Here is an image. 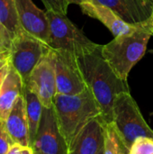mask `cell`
<instances>
[{
    "label": "cell",
    "instance_id": "cell-9",
    "mask_svg": "<svg viewBox=\"0 0 153 154\" xmlns=\"http://www.w3.org/2000/svg\"><path fill=\"white\" fill-rule=\"evenodd\" d=\"M55 52L50 49L32 71L25 87L34 92L44 107L53 106V98L57 94Z\"/></svg>",
    "mask_w": 153,
    "mask_h": 154
},
{
    "label": "cell",
    "instance_id": "cell-31",
    "mask_svg": "<svg viewBox=\"0 0 153 154\" xmlns=\"http://www.w3.org/2000/svg\"><path fill=\"white\" fill-rule=\"evenodd\" d=\"M34 154H35V153H34Z\"/></svg>",
    "mask_w": 153,
    "mask_h": 154
},
{
    "label": "cell",
    "instance_id": "cell-5",
    "mask_svg": "<svg viewBox=\"0 0 153 154\" xmlns=\"http://www.w3.org/2000/svg\"><path fill=\"white\" fill-rule=\"evenodd\" d=\"M50 26L49 47L62 50L77 57L94 51L99 44L89 40L68 17L67 14L46 10Z\"/></svg>",
    "mask_w": 153,
    "mask_h": 154
},
{
    "label": "cell",
    "instance_id": "cell-28",
    "mask_svg": "<svg viewBox=\"0 0 153 154\" xmlns=\"http://www.w3.org/2000/svg\"><path fill=\"white\" fill-rule=\"evenodd\" d=\"M99 154H104V151H103V152H101Z\"/></svg>",
    "mask_w": 153,
    "mask_h": 154
},
{
    "label": "cell",
    "instance_id": "cell-16",
    "mask_svg": "<svg viewBox=\"0 0 153 154\" xmlns=\"http://www.w3.org/2000/svg\"><path fill=\"white\" fill-rule=\"evenodd\" d=\"M23 97L25 101L26 114H27V118H28V123H29L30 142H31V147H32L34 142V139L36 137L40 123H41L42 111H43V106L41 103L37 95L25 86L23 89Z\"/></svg>",
    "mask_w": 153,
    "mask_h": 154
},
{
    "label": "cell",
    "instance_id": "cell-17",
    "mask_svg": "<svg viewBox=\"0 0 153 154\" xmlns=\"http://www.w3.org/2000/svg\"><path fill=\"white\" fill-rule=\"evenodd\" d=\"M0 24L13 39L23 31L19 23L15 0H0Z\"/></svg>",
    "mask_w": 153,
    "mask_h": 154
},
{
    "label": "cell",
    "instance_id": "cell-23",
    "mask_svg": "<svg viewBox=\"0 0 153 154\" xmlns=\"http://www.w3.org/2000/svg\"><path fill=\"white\" fill-rule=\"evenodd\" d=\"M13 38L8 31L0 24V53L9 51Z\"/></svg>",
    "mask_w": 153,
    "mask_h": 154
},
{
    "label": "cell",
    "instance_id": "cell-3",
    "mask_svg": "<svg viewBox=\"0 0 153 154\" xmlns=\"http://www.w3.org/2000/svg\"><path fill=\"white\" fill-rule=\"evenodd\" d=\"M53 107L60 129L69 147L90 120L96 117L102 118L101 107L88 88L77 95L56 94Z\"/></svg>",
    "mask_w": 153,
    "mask_h": 154
},
{
    "label": "cell",
    "instance_id": "cell-21",
    "mask_svg": "<svg viewBox=\"0 0 153 154\" xmlns=\"http://www.w3.org/2000/svg\"><path fill=\"white\" fill-rule=\"evenodd\" d=\"M46 10H52L62 14H67L69 4L67 0H41Z\"/></svg>",
    "mask_w": 153,
    "mask_h": 154
},
{
    "label": "cell",
    "instance_id": "cell-20",
    "mask_svg": "<svg viewBox=\"0 0 153 154\" xmlns=\"http://www.w3.org/2000/svg\"><path fill=\"white\" fill-rule=\"evenodd\" d=\"M14 144V141L7 133L4 122L0 120V154H5Z\"/></svg>",
    "mask_w": 153,
    "mask_h": 154
},
{
    "label": "cell",
    "instance_id": "cell-12",
    "mask_svg": "<svg viewBox=\"0 0 153 154\" xmlns=\"http://www.w3.org/2000/svg\"><path fill=\"white\" fill-rule=\"evenodd\" d=\"M111 8L131 25H138L151 19L153 0H91Z\"/></svg>",
    "mask_w": 153,
    "mask_h": 154
},
{
    "label": "cell",
    "instance_id": "cell-4",
    "mask_svg": "<svg viewBox=\"0 0 153 154\" xmlns=\"http://www.w3.org/2000/svg\"><path fill=\"white\" fill-rule=\"evenodd\" d=\"M113 116V123L129 150L140 137L153 139V130L146 123L130 92H122L116 96L114 101Z\"/></svg>",
    "mask_w": 153,
    "mask_h": 154
},
{
    "label": "cell",
    "instance_id": "cell-27",
    "mask_svg": "<svg viewBox=\"0 0 153 154\" xmlns=\"http://www.w3.org/2000/svg\"><path fill=\"white\" fill-rule=\"evenodd\" d=\"M151 20H152V24H153V2H152V16H151Z\"/></svg>",
    "mask_w": 153,
    "mask_h": 154
},
{
    "label": "cell",
    "instance_id": "cell-15",
    "mask_svg": "<svg viewBox=\"0 0 153 154\" xmlns=\"http://www.w3.org/2000/svg\"><path fill=\"white\" fill-rule=\"evenodd\" d=\"M23 89L24 82L22 77L10 65L8 73L0 88V120L2 122L6 120L15 101L23 94Z\"/></svg>",
    "mask_w": 153,
    "mask_h": 154
},
{
    "label": "cell",
    "instance_id": "cell-25",
    "mask_svg": "<svg viewBox=\"0 0 153 154\" xmlns=\"http://www.w3.org/2000/svg\"><path fill=\"white\" fill-rule=\"evenodd\" d=\"M21 154H34V152L31 146H22Z\"/></svg>",
    "mask_w": 153,
    "mask_h": 154
},
{
    "label": "cell",
    "instance_id": "cell-30",
    "mask_svg": "<svg viewBox=\"0 0 153 154\" xmlns=\"http://www.w3.org/2000/svg\"><path fill=\"white\" fill-rule=\"evenodd\" d=\"M127 154H130V153H129V152H128V153H127Z\"/></svg>",
    "mask_w": 153,
    "mask_h": 154
},
{
    "label": "cell",
    "instance_id": "cell-29",
    "mask_svg": "<svg viewBox=\"0 0 153 154\" xmlns=\"http://www.w3.org/2000/svg\"><path fill=\"white\" fill-rule=\"evenodd\" d=\"M152 36H153V32H152Z\"/></svg>",
    "mask_w": 153,
    "mask_h": 154
},
{
    "label": "cell",
    "instance_id": "cell-13",
    "mask_svg": "<svg viewBox=\"0 0 153 154\" xmlns=\"http://www.w3.org/2000/svg\"><path fill=\"white\" fill-rule=\"evenodd\" d=\"M79 5L83 14L100 21L109 29L115 37L128 33L136 27V25L126 23L111 8L97 2L87 1Z\"/></svg>",
    "mask_w": 153,
    "mask_h": 154
},
{
    "label": "cell",
    "instance_id": "cell-11",
    "mask_svg": "<svg viewBox=\"0 0 153 154\" xmlns=\"http://www.w3.org/2000/svg\"><path fill=\"white\" fill-rule=\"evenodd\" d=\"M106 125L101 117L90 120L70 143L69 154H99L103 152Z\"/></svg>",
    "mask_w": 153,
    "mask_h": 154
},
{
    "label": "cell",
    "instance_id": "cell-22",
    "mask_svg": "<svg viewBox=\"0 0 153 154\" xmlns=\"http://www.w3.org/2000/svg\"><path fill=\"white\" fill-rule=\"evenodd\" d=\"M10 54L9 51L0 53V88L10 69Z\"/></svg>",
    "mask_w": 153,
    "mask_h": 154
},
{
    "label": "cell",
    "instance_id": "cell-14",
    "mask_svg": "<svg viewBox=\"0 0 153 154\" xmlns=\"http://www.w3.org/2000/svg\"><path fill=\"white\" fill-rule=\"evenodd\" d=\"M4 124L14 143L21 146H31L29 123L23 94L17 98Z\"/></svg>",
    "mask_w": 153,
    "mask_h": 154
},
{
    "label": "cell",
    "instance_id": "cell-8",
    "mask_svg": "<svg viewBox=\"0 0 153 154\" xmlns=\"http://www.w3.org/2000/svg\"><path fill=\"white\" fill-rule=\"evenodd\" d=\"M55 52V72L57 94L77 95L87 88L78 57L62 50H53Z\"/></svg>",
    "mask_w": 153,
    "mask_h": 154
},
{
    "label": "cell",
    "instance_id": "cell-18",
    "mask_svg": "<svg viewBox=\"0 0 153 154\" xmlns=\"http://www.w3.org/2000/svg\"><path fill=\"white\" fill-rule=\"evenodd\" d=\"M129 149L124 144L114 123L106 124L105 127L104 154H127Z\"/></svg>",
    "mask_w": 153,
    "mask_h": 154
},
{
    "label": "cell",
    "instance_id": "cell-6",
    "mask_svg": "<svg viewBox=\"0 0 153 154\" xmlns=\"http://www.w3.org/2000/svg\"><path fill=\"white\" fill-rule=\"evenodd\" d=\"M50 48L36 37L23 31L12 41L10 62L20 74L24 85L32 71Z\"/></svg>",
    "mask_w": 153,
    "mask_h": 154
},
{
    "label": "cell",
    "instance_id": "cell-1",
    "mask_svg": "<svg viewBox=\"0 0 153 154\" xmlns=\"http://www.w3.org/2000/svg\"><path fill=\"white\" fill-rule=\"evenodd\" d=\"M84 79L92 91L102 110V119L106 124L113 123V106L116 96L130 92L127 81L122 79L101 51V45L94 51L78 57Z\"/></svg>",
    "mask_w": 153,
    "mask_h": 154
},
{
    "label": "cell",
    "instance_id": "cell-7",
    "mask_svg": "<svg viewBox=\"0 0 153 154\" xmlns=\"http://www.w3.org/2000/svg\"><path fill=\"white\" fill-rule=\"evenodd\" d=\"M35 154H69V144L63 136L53 106L44 107L39 129L32 145Z\"/></svg>",
    "mask_w": 153,
    "mask_h": 154
},
{
    "label": "cell",
    "instance_id": "cell-19",
    "mask_svg": "<svg viewBox=\"0 0 153 154\" xmlns=\"http://www.w3.org/2000/svg\"><path fill=\"white\" fill-rule=\"evenodd\" d=\"M130 154H153V139L148 137L138 138L131 146Z\"/></svg>",
    "mask_w": 153,
    "mask_h": 154
},
{
    "label": "cell",
    "instance_id": "cell-24",
    "mask_svg": "<svg viewBox=\"0 0 153 154\" xmlns=\"http://www.w3.org/2000/svg\"><path fill=\"white\" fill-rule=\"evenodd\" d=\"M21 148L22 146L20 144L14 143L5 154H21Z\"/></svg>",
    "mask_w": 153,
    "mask_h": 154
},
{
    "label": "cell",
    "instance_id": "cell-10",
    "mask_svg": "<svg viewBox=\"0 0 153 154\" xmlns=\"http://www.w3.org/2000/svg\"><path fill=\"white\" fill-rule=\"evenodd\" d=\"M16 11L22 29L49 46L50 26L46 14L32 0H15Z\"/></svg>",
    "mask_w": 153,
    "mask_h": 154
},
{
    "label": "cell",
    "instance_id": "cell-26",
    "mask_svg": "<svg viewBox=\"0 0 153 154\" xmlns=\"http://www.w3.org/2000/svg\"><path fill=\"white\" fill-rule=\"evenodd\" d=\"M87 1H91V0H67L68 4L70 5V4H76V5H81L85 2H87Z\"/></svg>",
    "mask_w": 153,
    "mask_h": 154
},
{
    "label": "cell",
    "instance_id": "cell-2",
    "mask_svg": "<svg viewBox=\"0 0 153 154\" xmlns=\"http://www.w3.org/2000/svg\"><path fill=\"white\" fill-rule=\"evenodd\" d=\"M152 32L151 19L136 25L132 32L116 36L107 44L101 45L102 55L122 79L127 81L131 69L145 54Z\"/></svg>",
    "mask_w": 153,
    "mask_h": 154
}]
</instances>
